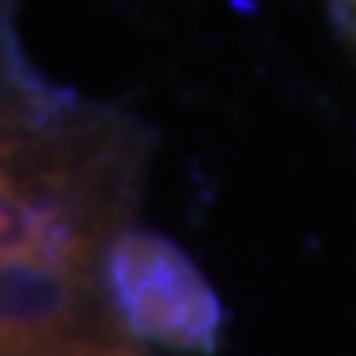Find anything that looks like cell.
Segmentation results:
<instances>
[{"instance_id": "3", "label": "cell", "mask_w": 356, "mask_h": 356, "mask_svg": "<svg viewBox=\"0 0 356 356\" xmlns=\"http://www.w3.org/2000/svg\"><path fill=\"white\" fill-rule=\"evenodd\" d=\"M3 356H149L106 293L3 317Z\"/></svg>"}, {"instance_id": "2", "label": "cell", "mask_w": 356, "mask_h": 356, "mask_svg": "<svg viewBox=\"0 0 356 356\" xmlns=\"http://www.w3.org/2000/svg\"><path fill=\"white\" fill-rule=\"evenodd\" d=\"M106 293L139 340L178 353H215L225 310L175 241L129 228L106 261Z\"/></svg>"}, {"instance_id": "4", "label": "cell", "mask_w": 356, "mask_h": 356, "mask_svg": "<svg viewBox=\"0 0 356 356\" xmlns=\"http://www.w3.org/2000/svg\"><path fill=\"white\" fill-rule=\"evenodd\" d=\"M327 10L340 40L356 53V0H327Z\"/></svg>"}, {"instance_id": "1", "label": "cell", "mask_w": 356, "mask_h": 356, "mask_svg": "<svg viewBox=\"0 0 356 356\" xmlns=\"http://www.w3.org/2000/svg\"><path fill=\"white\" fill-rule=\"evenodd\" d=\"M3 96V317L106 293V261L142 198L149 132L20 66Z\"/></svg>"}]
</instances>
